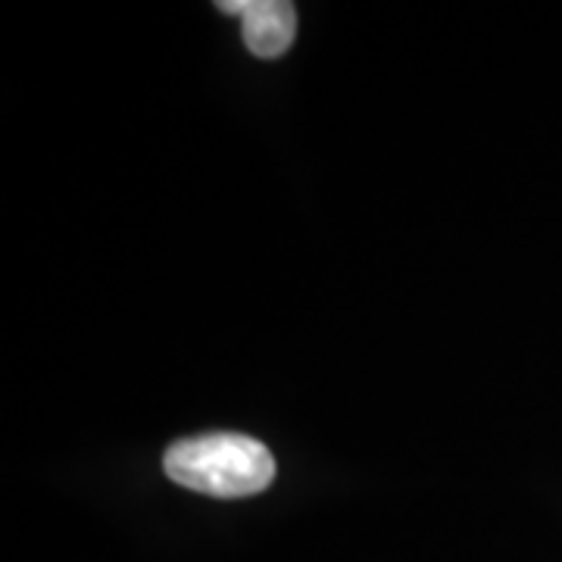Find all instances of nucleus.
<instances>
[{"instance_id":"f03ea898","label":"nucleus","mask_w":562,"mask_h":562,"mask_svg":"<svg viewBox=\"0 0 562 562\" xmlns=\"http://www.w3.org/2000/svg\"><path fill=\"white\" fill-rule=\"evenodd\" d=\"M222 13L241 16L244 44L262 60L291 50L297 35V10L288 0H222Z\"/></svg>"},{"instance_id":"f257e3e1","label":"nucleus","mask_w":562,"mask_h":562,"mask_svg":"<svg viewBox=\"0 0 562 562\" xmlns=\"http://www.w3.org/2000/svg\"><path fill=\"white\" fill-rule=\"evenodd\" d=\"M166 475L188 491L206 497H250L266 491L276 479V460L269 447L247 435H201L169 447Z\"/></svg>"}]
</instances>
